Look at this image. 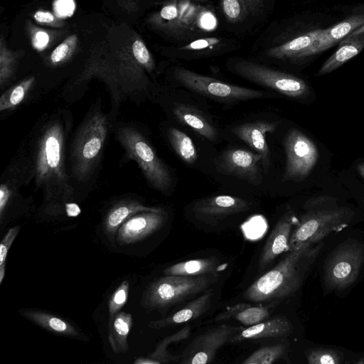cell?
I'll return each instance as SVG.
<instances>
[{
  "label": "cell",
  "instance_id": "603a6c76",
  "mask_svg": "<svg viewBox=\"0 0 364 364\" xmlns=\"http://www.w3.org/2000/svg\"><path fill=\"white\" fill-rule=\"evenodd\" d=\"M19 313L26 319L48 331L63 336L80 338V333L75 326L53 314L32 309H21Z\"/></svg>",
  "mask_w": 364,
  "mask_h": 364
},
{
  "label": "cell",
  "instance_id": "83f0119b",
  "mask_svg": "<svg viewBox=\"0 0 364 364\" xmlns=\"http://www.w3.org/2000/svg\"><path fill=\"white\" fill-rule=\"evenodd\" d=\"M267 0H221V6L226 18L231 22L245 20L259 14Z\"/></svg>",
  "mask_w": 364,
  "mask_h": 364
},
{
  "label": "cell",
  "instance_id": "8992f818",
  "mask_svg": "<svg viewBox=\"0 0 364 364\" xmlns=\"http://www.w3.org/2000/svg\"><path fill=\"white\" fill-rule=\"evenodd\" d=\"M350 215V210L346 208L306 213L291 231L288 250L320 242L331 232L346 226Z\"/></svg>",
  "mask_w": 364,
  "mask_h": 364
},
{
  "label": "cell",
  "instance_id": "e575fe53",
  "mask_svg": "<svg viewBox=\"0 0 364 364\" xmlns=\"http://www.w3.org/2000/svg\"><path fill=\"white\" fill-rule=\"evenodd\" d=\"M20 230L19 226L10 228L4 235L0 244V284L5 276L6 259L8 252Z\"/></svg>",
  "mask_w": 364,
  "mask_h": 364
},
{
  "label": "cell",
  "instance_id": "4dcf8cb0",
  "mask_svg": "<svg viewBox=\"0 0 364 364\" xmlns=\"http://www.w3.org/2000/svg\"><path fill=\"white\" fill-rule=\"evenodd\" d=\"M286 346L277 344L257 349L242 361L243 364H272L284 354Z\"/></svg>",
  "mask_w": 364,
  "mask_h": 364
},
{
  "label": "cell",
  "instance_id": "836d02e7",
  "mask_svg": "<svg viewBox=\"0 0 364 364\" xmlns=\"http://www.w3.org/2000/svg\"><path fill=\"white\" fill-rule=\"evenodd\" d=\"M129 289V282L123 281L114 291L108 303L109 318L119 312L124 306L128 299Z\"/></svg>",
  "mask_w": 364,
  "mask_h": 364
},
{
  "label": "cell",
  "instance_id": "1f68e13d",
  "mask_svg": "<svg viewBox=\"0 0 364 364\" xmlns=\"http://www.w3.org/2000/svg\"><path fill=\"white\" fill-rule=\"evenodd\" d=\"M31 84L32 80H28L3 94L0 99V110L4 111L18 105L23 100Z\"/></svg>",
  "mask_w": 364,
  "mask_h": 364
},
{
  "label": "cell",
  "instance_id": "60d3db41",
  "mask_svg": "<svg viewBox=\"0 0 364 364\" xmlns=\"http://www.w3.org/2000/svg\"><path fill=\"white\" fill-rule=\"evenodd\" d=\"M161 16L166 20H173L176 18L178 15V11L176 6L168 5L164 6L161 12Z\"/></svg>",
  "mask_w": 364,
  "mask_h": 364
},
{
  "label": "cell",
  "instance_id": "44dd1931",
  "mask_svg": "<svg viewBox=\"0 0 364 364\" xmlns=\"http://www.w3.org/2000/svg\"><path fill=\"white\" fill-rule=\"evenodd\" d=\"M321 29L309 31L267 50L268 56L293 59L310 56Z\"/></svg>",
  "mask_w": 364,
  "mask_h": 364
},
{
  "label": "cell",
  "instance_id": "ba28073f",
  "mask_svg": "<svg viewBox=\"0 0 364 364\" xmlns=\"http://www.w3.org/2000/svg\"><path fill=\"white\" fill-rule=\"evenodd\" d=\"M176 81L185 88L223 102H237L266 97L267 92L249 87L228 84L184 68L177 67L173 72Z\"/></svg>",
  "mask_w": 364,
  "mask_h": 364
},
{
  "label": "cell",
  "instance_id": "7bdbcfd3",
  "mask_svg": "<svg viewBox=\"0 0 364 364\" xmlns=\"http://www.w3.org/2000/svg\"><path fill=\"white\" fill-rule=\"evenodd\" d=\"M65 212L68 217H76L81 213L80 208L75 203L65 204Z\"/></svg>",
  "mask_w": 364,
  "mask_h": 364
},
{
  "label": "cell",
  "instance_id": "4316f807",
  "mask_svg": "<svg viewBox=\"0 0 364 364\" xmlns=\"http://www.w3.org/2000/svg\"><path fill=\"white\" fill-rule=\"evenodd\" d=\"M133 319L131 314L118 312L109 318V342L115 353H125L128 349L127 337L131 331Z\"/></svg>",
  "mask_w": 364,
  "mask_h": 364
},
{
  "label": "cell",
  "instance_id": "ab89813d",
  "mask_svg": "<svg viewBox=\"0 0 364 364\" xmlns=\"http://www.w3.org/2000/svg\"><path fill=\"white\" fill-rule=\"evenodd\" d=\"M68 51L69 47L66 43L60 44L52 53L51 61L54 63H59L67 56Z\"/></svg>",
  "mask_w": 364,
  "mask_h": 364
},
{
  "label": "cell",
  "instance_id": "277c9868",
  "mask_svg": "<svg viewBox=\"0 0 364 364\" xmlns=\"http://www.w3.org/2000/svg\"><path fill=\"white\" fill-rule=\"evenodd\" d=\"M219 278V273L200 276L165 275L147 287L141 305L150 311L168 309L208 290Z\"/></svg>",
  "mask_w": 364,
  "mask_h": 364
},
{
  "label": "cell",
  "instance_id": "d590c367",
  "mask_svg": "<svg viewBox=\"0 0 364 364\" xmlns=\"http://www.w3.org/2000/svg\"><path fill=\"white\" fill-rule=\"evenodd\" d=\"M132 51L135 59L148 68L151 66V56L144 43L136 40L132 45Z\"/></svg>",
  "mask_w": 364,
  "mask_h": 364
},
{
  "label": "cell",
  "instance_id": "4fadbf2b",
  "mask_svg": "<svg viewBox=\"0 0 364 364\" xmlns=\"http://www.w3.org/2000/svg\"><path fill=\"white\" fill-rule=\"evenodd\" d=\"M166 220V214L162 208L135 214L119 227L116 242L122 246L138 242L159 230Z\"/></svg>",
  "mask_w": 364,
  "mask_h": 364
},
{
  "label": "cell",
  "instance_id": "30bf717a",
  "mask_svg": "<svg viewBox=\"0 0 364 364\" xmlns=\"http://www.w3.org/2000/svg\"><path fill=\"white\" fill-rule=\"evenodd\" d=\"M284 146L286 165L283 181L304 180L317 163L319 153L316 145L303 132L293 129L287 133Z\"/></svg>",
  "mask_w": 364,
  "mask_h": 364
},
{
  "label": "cell",
  "instance_id": "3957f363",
  "mask_svg": "<svg viewBox=\"0 0 364 364\" xmlns=\"http://www.w3.org/2000/svg\"><path fill=\"white\" fill-rule=\"evenodd\" d=\"M106 116L95 109L89 113L78 129L73 140L70 162L73 177L86 181L93 173L107 136Z\"/></svg>",
  "mask_w": 364,
  "mask_h": 364
},
{
  "label": "cell",
  "instance_id": "484cf974",
  "mask_svg": "<svg viewBox=\"0 0 364 364\" xmlns=\"http://www.w3.org/2000/svg\"><path fill=\"white\" fill-rule=\"evenodd\" d=\"M269 314V309L264 306L241 303L228 307L215 316V321L233 318L245 326H250L268 318Z\"/></svg>",
  "mask_w": 364,
  "mask_h": 364
},
{
  "label": "cell",
  "instance_id": "ffe728a7",
  "mask_svg": "<svg viewBox=\"0 0 364 364\" xmlns=\"http://www.w3.org/2000/svg\"><path fill=\"white\" fill-rule=\"evenodd\" d=\"M213 296V291L209 289L175 313L161 319L150 322L149 326L155 329H161L196 319L210 309Z\"/></svg>",
  "mask_w": 364,
  "mask_h": 364
},
{
  "label": "cell",
  "instance_id": "9c48e42d",
  "mask_svg": "<svg viewBox=\"0 0 364 364\" xmlns=\"http://www.w3.org/2000/svg\"><path fill=\"white\" fill-rule=\"evenodd\" d=\"M237 75L268 87L293 99H302L309 93V87L302 79L247 60L237 61L232 67Z\"/></svg>",
  "mask_w": 364,
  "mask_h": 364
},
{
  "label": "cell",
  "instance_id": "cb8c5ba5",
  "mask_svg": "<svg viewBox=\"0 0 364 364\" xmlns=\"http://www.w3.org/2000/svg\"><path fill=\"white\" fill-rule=\"evenodd\" d=\"M176 118L209 141H215L218 133L215 127L193 107L176 104L173 108Z\"/></svg>",
  "mask_w": 364,
  "mask_h": 364
},
{
  "label": "cell",
  "instance_id": "9a60e30c",
  "mask_svg": "<svg viewBox=\"0 0 364 364\" xmlns=\"http://www.w3.org/2000/svg\"><path fill=\"white\" fill-rule=\"evenodd\" d=\"M279 123L271 121H257L239 124L232 132L262 157L264 171H267L270 165V151L266 140L267 133L274 132Z\"/></svg>",
  "mask_w": 364,
  "mask_h": 364
},
{
  "label": "cell",
  "instance_id": "c3c4849f",
  "mask_svg": "<svg viewBox=\"0 0 364 364\" xmlns=\"http://www.w3.org/2000/svg\"><path fill=\"white\" fill-rule=\"evenodd\" d=\"M195 1H206V0H195Z\"/></svg>",
  "mask_w": 364,
  "mask_h": 364
},
{
  "label": "cell",
  "instance_id": "5bb4252c",
  "mask_svg": "<svg viewBox=\"0 0 364 364\" xmlns=\"http://www.w3.org/2000/svg\"><path fill=\"white\" fill-rule=\"evenodd\" d=\"M250 207V202L243 198L218 195L196 201L193 211L197 219L214 224L228 216L245 212Z\"/></svg>",
  "mask_w": 364,
  "mask_h": 364
},
{
  "label": "cell",
  "instance_id": "681fc988",
  "mask_svg": "<svg viewBox=\"0 0 364 364\" xmlns=\"http://www.w3.org/2000/svg\"><path fill=\"white\" fill-rule=\"evenodd\" d=\"M363 202H364V200H363Z\"/></svg>",
  "mask_w": 364,
  "mask_h": 364
},
{
  "label": "cell",
  "instance_id": "f35d334b",
  "mask_svg": "<svg viewBox=\"0 0 364 364\" xmlns=\"http://www.w3.org/2000/svg\"><path fill=\"white\" fill-rule=\"evenodd\" d=\"M75 4L73 0H58L55 4L56 12L60 16H67L73 14Z\"/></svg>",
  "mask_w": 364,
  "mask_h": 364
},
{
  "label": "cell",
  "instance_id": "d6986e66",
  "mask_svg": "<svg viewBox=\"0 0 364 364\" xmlns=\"http://www.w3.org/2000/svg\"><path fill=\"white\" fill-rule=\"evenodd\" d=\"M160 208L149 207L135 200H123L112 206L104 219V230L113 243L119 227L130 217L141 212L154 211Z\"/></svg>",
  "mask_w": 364,
  "mask_h": 364
},
{
  "label": "cell",
  "instance_id": "8fae6325",
  "mask_svg": "<svg viewBox=\"0 0 364 364\" xmlns=\"http://www.w3.org/2000/svg\"><path fill=\"white\" fill-rule=\"evenodd\" d=\"M242 328L221 324L198 336L188 345L180 358L184 364L210 363L217 351Z\"/></svg>",
  "mask_w": 364,
  "mask_h": 364
},
{
  "label": "cell",
  "instance_id": "bcb514c9",
  "mask_svg": "<svg viewBox=\"0 0 364 364\" xmlns=\"http://www.w3.org/2000/svg\"><path fill=\"white\" fill-rule=\"evenodd\" d=\"M134 364H159V363L151 358L150 357L149 358H136L134 362Z\"/></svg>",
  "mask_w": 364,
  "mask_h": 364
},
{
  "label": "cell",
  "instance_id": "2e32d148",
  "mask_svg": "<svg viewBox=\"0 0 364 364\" xmlns=\"http://www.w3.org/2000/svg\"><path fill=\"white\" fill-rule=\"evenodd\" d=\"M294 219L291 211L286 212L279 219L262 250L259 260L260 269L265 268L278 256L288 250Z\"/></svg>",
  "mask_w": 364,
  "mask_h": 364
},
{
  "label": "cell",
  "instance_id": "6da1fadb",
  "mask_svg": "<svg viewBox=\"0 0 364 364\" xmlns=\"http://www.w3.org/2000/svg\"><path fill=\"white\" fill-rule=\"evenodd\" d=\"M323 243L305 245L289 250L272 269L255 281L245 291L244 298L255 303L284 299L301 287L318 255Z\"/></svg>",
  "mask_w": 364,
  "mask_h": 364
},
{
  "label": "cell",
  "instance_id": "7c38bea8",
  "mask_svg": "<svg viewBox=\"0 0 364 364\" xmlns=\"http://www.w3.org/2000/svg\"><path fill=\"white\" fill-rule=\"evenodd\" d=\"M220 173L237 177L252 184L262 182L259 164L262 157L257 153L242 149H231L221 156L218 163Z\"/></svg>",
  "mask_w": 364,
  "mask_h": 364
},
{
  "label": "cell",
  "instance_id": "d4e9b609",
  "mask_svg": "<svg viewBox=\"0 0 364 364\" xmlns=\"http://www.w3.org/2000/svg\"><path fill=\"white\" fill-rule=\"evenodd\" d=\"M225 265L214 257L181 262L166 267L164 275L200 276L219 273Z\"/></svg>",
  "mask_w": 364,
  "mask_h": 364
},
{
  "label": "cell",
  "instance_id": "d6a6232c",
  "mask_svg": "<svg viewBox=\"0 0 364 364\" xmlns=\"http://www.w3.org/2000/svg\"><path fill=\"white\" fill-rule=\"evenodd\" d=\"M306 358L309 364H338L343 360V355L340 352L326 348L310 350Z\"/></svg>",
  "mask_w": 364,
  "mask_h": 364
},
{
  "label": "cell",
  "instance_id": "f1b7e54d",
  "mask_svg": "<svg viewBox=\"0 0 364 364\" xmlns=\"http://www.w3.org/2000/svg\"><path fill=\"white\" fill-rule=\"evenodd\" d=\"M168 140L176 154L186 164H193L198 159L197 149L191 138L181 130L171 127L168 131Z\"/></svg>",
  "mask_w": 364,
  "mask_h": 364
},
{
  "label": "cell",
  "instance_id": "b9f144b4",
  "mask_svg": "<svg viewBox=\"0 0 364 364\" xmlns=\"http://www.w3.org/2000/svg\"><path fill=\"white\" fill-rule=\"evenodd\" d=\"M48 35L43 31L38 32L35 36L34 44L38 48H44L48 43Z\"/></svg>",
  "mask_w": 364,
  "mask_h": 364
},
{
  "label": "cell",
  "instance_id": "7a4b0ae2",
  "mask_svg": "<svg viewBox=\"0 0 364 364\" xmlns=\"http://www.w3.org/2000/svg\"><path fill=\"white\" fill-rule=\"evenodd\" d=\"M65 127L60 119H53L42 128L34 156L36 185L47 195L72 193L65 166Z\"/></svg>",
  "mask_w": 364,
  "mask_h": 364
},
{
  "label": "cell",
  "instance_id": "52a82bcc",
  "mask_svg": "<svg viewBox=\"0 0 364 364\" xmlns=\"http://www.w3.org/2000/svg\"><path fill=\"white\" fill-rule=\"evenodd\" d=\"M323 280L329 289L340 290L357 279L364 262V244L348 239L329 255L326 261Z\"/></svg>",
  "mask_w": 364,
  "mask_h": 364
},
{
  "label": "cell",
  "instance_id": "ee69618b",
  "mask_svg": "<svg viewBox=\"0 0 364 364\" xmlns=\"http://www.w3.org/2000/svg\"><path fill=\"white\" fill-rule=\"evenodd\" d=\"M34 18L41 23H51L54 20V17L50 13L42 11H37Z\"/></svg>",
  "mask_w": 364,
  "mask_h": 364
},
{
  "label": "cell",
  "instance_id": "8d00e7d4",
  "mask_svg": "<svg viewBox=\"0 0 364 364\" xmlns=\"http://www.w3.org/2000/svg\"><path fill=\"white\" fill-rule=\"evenodd\" d=\"M219 43V39L216 38H201L196 41H193L192 43L186 45L183 48L184 50H198L204 49L209 46H212L213 45Z\"/></svg>",
  "mask_w": 364,
  "mask_h": 364
},
{
  "label": "cell",
  "instance_id": "f6af8a7d",
  "mask_svg": "<svg viewBox=\"0 0 364 364\" xmlns=\"http://www.w3.org/2000/svg\"><path fill=\"white\" fill-rule=\"evenodd\" d=\"M215 23V18L210 14H205L201 17V24L205 28H213Z\"/></svg>",
  "mask_w": 364,
  "mask_h": 364
},
{
  "label": "cell",
  "instance_id": "5b68a950",
  "mask_svg": "<svg viewBox=\"0 0 364 364\" xmlns=\"http://www.w3.org/2000/svg\"><path fill=\"white\" fill-rule=\"evenodd\" d=\"M117 136L127 156L137 163L149 184L163 193L168 192L172 184L171 172L142 134L125 127L118 129Z\"/></svg>",
  "mask_w": 364,
  "mask_h": 364
},
{
  "label": "cell",
  "instance_id": "ac0fdd59",
  "mask_svg": "<svg viewBox=\"0 0 364 364\" xmlns=\"http://www.w3.org/2000/svg\"><path fill=\"white\" fill-rule=\"evenodd\" d=\"M292 328V324L287 317L278 316L242 328L232 337L230 342L279 337L289 334Z\"/></svg>",
  "mask_w": 364,
  "mask_h": 364
},
{
  "label": "cell",
  "instance_id": "7402d4cb",
  "mask_svg": "<svg viewBox=\"0 0 364 364\" xmlns=\"http://www.w3.org/2000/svg\"><path fill=\"white\" fill-rule=\"evenodd\" d=\"M363 24L364 14H360L352 15L328 28L321 29L311 55L333 46Z\"/></svg>",
  "mask_w": 364,
  "mask_h": 364
},
{
  "label": "cell",
  "instance_id": "7dc6e473",
  "mask_svg": "<svg viewBox=\"0 0 364 364\" xmlns=\"http://www.w3.org/2000/svg\"><path fill=\"white\" fill-rule=\"evenodd\" d=\"M356 170L358 173L364 178V161L359 163L356 166Z\"/></svg>",
  "mask_w": 364,
  "mask_h": 364
},
{
  "label": "cell",
  "instance_id": "74e56055",
  "mask_svg": "<svg viewBox=\"0 0 364 364\" xmlns=\"http://www.w3.org/2000/svg\"><path fill=\"white\" fill-rule=\"evenodd\" d=\"M11 188L7 183H2L0 186V219L3 220L4 213L11 196Z\"/></svg>",
  "mask_w": 364,
  "mask_h": 364
},
{
  "label": "cell",
  "instance_id": "e0dca14e",
  "mask_svg": "<svg viewBox=\"0 0 364 364\" xmlns=\"http://www.w3.org/2000/svg\"><path fill=\"white\" fill-rule=\"evenodd\" d=\"M364 48V24L343 38L336 50L323 63L316 75L333 72Z\"/></svg>",
  "mask_w": 364,
  "mask_h": 364
},
{
  "label": "cell",
  "instance_id": "f546056e",
  "mask_svg": "<svg viewBox=\"0 0 364 364\" xmlns=\"http://www.w3.org/2000/svg\"><path fill=\"white\" fill-rule=\"evenodd\" d=\"M191 328L189 326H186L180 331L173 335L164 338L156 346V350L151 353L149 357L156 360L159 364L164 363H169L171 361H177L180 356L173 355L166 350V347L173 342L183 341L189 337Z\"/></svg>",
  "mask_w": 364,
  "mask_h": 364
}]
</instances>
